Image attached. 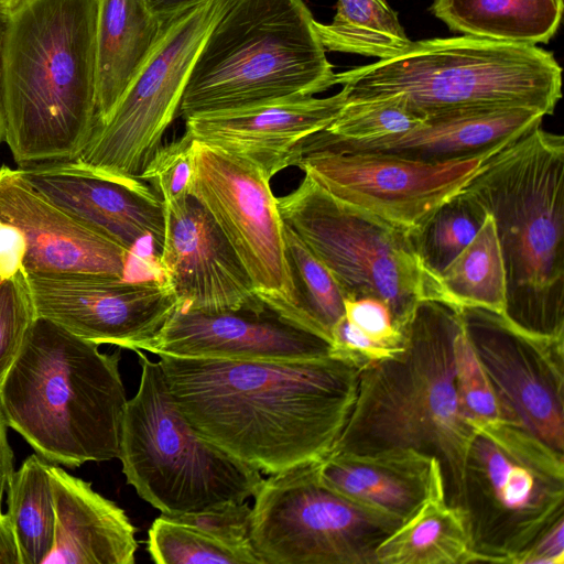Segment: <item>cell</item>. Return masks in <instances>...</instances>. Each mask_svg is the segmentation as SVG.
<instances>
[{"mask_svg": "<svg viewBox=\"0 0 564 564\" xmlns=\"http://www.w3.org/2000/svg\"><path fill=\"white\" fill-rule=\"evenodd\" d=\"M176 406L206 441L267 475L321 462L349 417L361 369L335 356H159Z\"/></svg>", "mask_w": 564, "mask_h": 564, "instance_id": "obj_1", "label": "cell"}, {"mask_svg": "<svg viewBox=\"0 0 564 564\" xmlns=\"http://www.w3.org/2000/svg\"><path fill=\"white\" fill-rule=\"evenodd\" d=\"M99 0H26L3 52L4 141L22 167L76 160L97 116Z\"/></svg>", "mask_w": 564, "mask_h": 564, "instance_id": "obj_2", "label": "cell"}, {"mask_svg": "<svg viewBox=\"0 0 564 564\" xmlns=\"http://www.w3.org/2000/svg\"><path fill=\"white\" fill-rule=\"evenodd\" d=\"M462 310L435 301L417 305L402 330V348L361 369L352 409L330 452L412 448L435 456L446 500L458 507L473 436L454 379L453 340Z\"/></svg>", "mask_w": 564, "mask_h": 564, "instance_id": "obj_3", "label": "cell"}, {"mask_svg": "<svg viewBox=\"0 0 564 564\" xmlns=\"http://www.w3.org/2000/svg\"><path fill=\"white\" fill-rule=\"evenodd\" d=\"M463 192L494 217L506 272L503 317L564 336V138L536 127L486 156Z\"/></svg>", "mask_w": 564, "mask_h": 564, "instance_id": "obj_4", "label": "cell"}, {"mask_svg": "<svg viewBox=\"0 0 564 564\" xmlns=\"http://www.w3.org/2000/svg\"><path fill=\"white\" fill-rule=\"evenodd\" d=\"M120 354L35 316L0 384L8 427L54 465L118 458L128 401Z\"/></svg>", "mask_w": 564, "mask_h": 564, "instance_id": "obj_5", "label": "cell"}, {"mask_svg": "<svg viewBox=\"0 0 564 564\" xmlns=\"http://www.w3.org/2000/svg\"><path fill=\"white\" fill-rule=\"evenodd\" d=\"M303 0H225L196 56L178 116L313 97L335 85Z\"/></svg>", "mask_w": 564, "mask_h": 564, "instance_id": "obj_6", "label": "cell"}, {"mask_svg": "<svg viewBox=\"0 0 564 564\" xmlns=\"http://www.w3.org/2000/svg\"><path fill=\"white\" fill-rule=\"evenodd\" d=\"M346 102L395 98L422 118L467 107H529L553 115L562 67L531 44L468 35L412 42L391 58L335 74Z\"/></svg>", "mask_w": 564, "mask_h": 564, "instance_id": "obj_7", "label": "cell"}, {"mask_svg": "<svg viewBox=\"0 0 564 564\" xmlns=\"http://www.w3.org/2000/svg\"><path fill=\"white\" fill-rule=\"evenodd\" d=\"M135 352L140 383L126 403L118 454L127 482L167 516L253 497L261 473L203 438L176 406L159 361Z\"/></svg>", "mask_w": 564, "mask_h": 564, "instance_id": "obj_8", "label": "cell"}, {"mask_svg": "<svg viewBox=\"0 0 564 564\" xmlns=\"http://www.w3.org/2000/svg\"><path fill=\"white\" fill-rule=\"evenodd\" d=\"M276 203L283 223L327 268L344 296L383 301L401 332L422 302L464 308L411 234L335 198L310 176Z\"/></svg>", "mask_w": 564, "mask_h": 564, "instance_id": "obj_9", "label": "cell"}, {"mask_svg": "<svg viewBox=\"0 0 564 564\" xmlns=\"http://www.w3.org/2000/svg\"><path fill=\"white\" fill-rule=\"evenodd\" d=\"M462 505L475 562L517 564L564 519V454L522 425L471 423Z\"/></svg>", "mask_w": 564, "mask_h": 564, "instance_id": "obj_10", "label": "cell"}, {"mask_svg": "<svg viewBox=\"0 0 564 564\" xmlns=\"http://www.w3.org/2000/svg\"><path fill=\"white\" fill-rule=\"evenodd\" d=\"M317 464L262 480L251 507L256 554L262 564H376L401 521L327 487Z\"/></svg>", "mask_w": 564, "mask_h": 564, "instance_id": "obj_11", "label": "cell"}, {"mask_svg": "<svg viewBox=\"0 0 564 564\" xmlns=\"http://www.w3.org/2000/svg\"><path fill=\"white\" fill-rule=\"evenodd\" d=\"M225 0H210L173 19L109 119L76 159L98 171L138 177L178 117L196 56Z\"/></svg>", "mask_w": 564, "mask_h": 564, "instance_id": "obj_12", "label": "cell"}, {"mask_svg": "<svg viewBox=\"0 0 564 564\" xmlns=\"http://www.w3.org/2000/svg\"><path fill=\"white\" fill-rule=\"evenodd\" d=\"M191 155L189 195L221 229L257 295L295 321L284 224L270 178L256 164L197 140Z\"/></svg>", "mask_w": 564, "mask_h": 564, "instance_id": "obj_13", "label": "cell"}, {"mask_svg": "<svg viewBox=\"0 0 564 564\" xmlns=\"http://www.w3.org/2000/svg\"><path fill=\"white\" fill-rule=\"evenodd\" d=\"M484 159L433 164L381 153L300 149L292 166L335 198L414 236L465 187Z\"/></svg>", "mask_w": 564, "mask_h": 564, "instance_id": "obj_14", "label": "cell"}, {"mask_svg": "<svg viewBox=\"0 0 564 564\" xmlns=\"http://www.w3.org/2000/svg\"><path fill=\"white\" fill-rule=\"evenodd\" d=\"M462 314L507 419L564 454V336L534 335L481 308Z\"/></svg>", "mask_w": 564, "mask_h": 564, "instance_id": "obj_15", "label": "cell"}, {"mask_svg": "<svg viewBox=\"0 0 564 564\" xmlns=\"http://www.w3.org/2000/svg\"><path fill=\"white\" fill-rule=\"evenodd\" d=\"M131 252L0 166V276L91 273L126 276Z\"/></svg>", "mask_w": 564, "mask_h": 564, "instance_id": "obj_16", "label": "cell"}, {"mask_svg": "<svg viewBox=\"0 0 564 564\" xmlns=\"http://www.w3.org/2000/svg\"><path fill=\"white\" fill-rule=\"evenodd\" d=\"M35 316L97 345L133 350L153 337L178 302L163 279L91 273H23Z\"/></svg>", "mask_w": 564, "mask_h": 564, "instance_id": "obj_17", "label": "cell"}, {"mask_svg": "<svg viewBox=\"0 0 564 564\" xmlns=\"http://www.w3.org/2000/svg\"><path fill=\"white\" fill-rule=\"evenodd\" d=\"M137 350L185 358L313 359L332 356L333 341L261 301L223 312L177 306Z\"/></svg>", "mask_w": 564, "mask_h": 564, "instance_id": "obj_18", "label": "cell"}, {"mask_svg": "<svg viewBox=\"0 0 564 564\" xmlns=\"http://www.w3.org/2000/svg\"><path fill=\"white\" fill-rule=\"evenodd\" d=\"M164 212L158 262L177 306L223 312L262 301L234 248L198 200L189 195L181 204L164 205Z\"/></svg>", "mask_w": 564, "mask_h": 564, "instance_id": "obj_19", "label": "cell"}, {"mask_svg": "<svg viewBox=\"0 0 564 564\" xmlns=\"http://www.w3.org/2000/svg\"><path fill=\"white\" fill-rule=\"evenodd\" d=\"M20 171L50 200L131 253L144 238L160 252L164 205L141 178L101 172L77 160L36 164Z\"/></svg>", "mask_w": 564, "mask_h": 564, "instance_id": "obj_20", "label": "cell"}, {"mask_svg": "<svg viewBox=\"0 0 564 564\" xmlns=\"http://www.w3.org/2000/svg\"><path fill=\"white\" fill-rule=\"evenodd\" d=\"M545 115L516 106L467 107L438 112L417 127L368 141L336 139L324 130L305 138L299 149L390 154L425 163L486 158L540 127Z\"/></svg>", "mask_w": 564, "mask_h": 564, "instance_id": "obj_21", "label": "cell"}, {"mask_svg": "<svg viewBox=\"0 0 564 564\" xmlns=\"http://www.w3.org/2000/svg\"><path fill=\"white\" fill-rule=\"evenodd\" d=\"M346 102L337 94L316 98L272 102L257 107L192 116L185 119V133L245 159L271 180L292 166L299 144L327 128Z\"/></svg>", "mask_w": 564, "mask_h": 564, "instance_id": "obj_22", "label": "cell"}, {"mask_svg": "<svg viewBox=\"0 0 564 564\" xmlns=\"http://www.w3.org/2000/svg\"><path fill=\"white\" fill-rule=\"evenodd\" d=\"M317 469L330 489L401 522L426 501L446 499L440 460L412 448L330 453Z\"/></svg>", "mask_w": 564, "mask_h": 564, "instance_id": "obj_23", "label": "cell"}, {"mask_svg": "<svg viewBox=\"0 0 564 564\" xmlns=\"http://www.w3.org/2000/svg\"><path fill=\"white\" fill-rule=\"evenodd\" d=\"M55 536L46 563L133 564L135 528L124 510L82 478L50 465Z\"/></svg>", "mask_w": 564, "mask_h": 564, "instance_id": "obj_24", "label": "cell"}, {"mask_svg": "<svg viewBox=\"0 0 564 564\" xmlns=\"http://www.w3.org/2000/svg\"><path fill=\"white\" fill-rule=\"evenodd\" d=\"M170 22L143 0H99L96 24V126L112 115Z\"/></svg>", "mask_w": 564, "mask_h": 564, "instance_id": "obj_25", "label": "cell"}, {"mask_svg": "<svg viewBox=\"0 0 564 564\" xmlns=\"http://www.w3.org/2000/svg\"><path fill=\"white\" fill-rule=\"evenodd\" d=\"M148 551L159 564H262L225 509L161 514L149 530Z\"/></svg>", "mask_w": 564, "mask_h": 564, "instance_id": "obj_26", "label": "cell"}, {"mask_svg": "<svg viewBox=\"0 0 564 564\" xmlns=\"http://www.w3.org/2000/svg\"><path fill=\"white\" fill-rule=\"evenodd\" d=\"M431 9L455 32L536 45L555 35L564 0H434Z\"/></svg>", "mask_w": 564, "mask_h": 564, "instance_id": "obj_27", "label": "cell"}, {"mask_svg": "<svg viewBox=\"0 0 564 564\" xmlns=\"http://www.w3.org/2000/svg\"><path fill=\"white\" fill-rule=\"evenodd\" d=\"M473 560L466 514L445 498L423 503L376 550V564H465Z\"/></svg>", "mask_w": 564, "mask_h": 564, "instance_id": "obj_28", "label": "cell"}, {"mask_svg": "<svg viewBox=\"0 0 564 564\" xmlns=\"http://www.w3.org/2000/svg\"><path fill=\"white\" fill-rule=\"evenodd\" d=\"M47 460L30 455L7 486L8 511L21 564H43L55 536V502Z\"/></svg>", "mask_w": 564, "mask_h": 564, "instance_id": "obj_29", "label": "cell"}, {"mask_svg": "<svg viewBox=\"0 0 564 564\" xmlns=\"http://www.w3.org/2000/svg\"><path fill=\"white\" fill-rule=\"evenodd\" d=\"M315 29L325 50L379 59L412 44L388 0H337L333 21H315Z\"/></svg>", "mask_w": 564, "mask_h": 564, "instance_id": "obj_30", "label": "cell"}, {"mask_svg": "<svg viewBox=\"0 0 564 564\" xmlns=\"http://www.w3.org/2000/svg\"><path fill=\"white\" fill-rule=\"evenodd\" d=\"M441 276L462 307L505 315L506 272L490 214H487L473 240L442 270Z\"/></svg>", "mask_w": 564, "mask_h": 564, "instance_id": "obj_31", "label": "cell"}, {"mask_svg": "<svg viewBox=\"0 0 564 564\" xmlns=\"http://www.w3.org/2000/svg\"><path fill=\"white\" fill-rule=\"evenodd\" d=\"M284 242L294 289L293 317L332 338L333 326L344 316L345 296L327 268L285 224Z\"/></svg>", "mask_w": 564, "mask_h": 564, "instance_id": "obj_32", "label": "cell"}, {"mask_svg": "<svg viewBox=\"0 0 564 564\" xmlns=\"http://www.w3.org/2000/svg\"><path fill=\"white\" fill-rule=\"evenodd\" d=\"M486 216V210L462 189L413 236L425 262L441 274L473 240Z\"/></svg>", "mask_w": 564, "mask_h": 564, "instance_id": "obj_33", "label": "cell"}, {"mask_svg": "<svg viewBox=\"0 0 564 564\" xmlns=\"http://www.w3.org/2000/svg\"><path fill=\"white\" fill-rule=\"evenodd\" d=\"M453 352L455 390L463 416L469 424L508 420L494 386L469 340L463 314L454 336Z\"/></svg>", "mask_w": 564, "mask_h": 564, "instance_id": "obj_34", "label": "cell"}, {"mask_svg": "<svg viewBox=\"0 0 564 564\" xmlns=\"http://www.w3.org/2000/svg\"><path fill=\"white\" fill-rule=\"evenodd\" d=\"M425 119L395 98L345 102L324 131L341 140L368 141L406 132Z\"/></svg>", "mask_w": 564, "mask_h": 564, "instance_id": "obj_35", "label": "cell"}, {"mask_svg": "<svg viewBox=\"0 0 564 564\" xmlns=\"http://www.w3.org/2000/svg\"><path fill=\"white\" fill-rule=\"evenodd\" d=\"M35 318L22 271L0 279V384Z\"/></svg>", "mask_w": 564, "mask_h": 564, "instance_id": "obj_36", "label": "cell"}, {"mask_svg": "<svg viewBox=\"0 0 564 564\" xmlns=\"http://www.w3.org/2000/svg\"><path fill=\"white\" fill-rule=\"evenodd\" d=\"M192 142L193 139L184 132L181 138L161 145L139 176L154 189L164 205L181 204L189 196Z\"/></svg>", "mask_w": 564, "mask_h": 564, "instance_id": "obj_37", "label": "cell"}, {"mask_svg": "<svg viewBox=\"0 0 564 564\" xmlns=\"http://www.w3.org/2000/svg\"><path fill=\"white\" fill-rule=\"evenodd\" d=\"M344 316L368 337L392 349L403 346L404 334L394 323L391 310L376 297L344 299Z\"/></svg>", "mask_w": 564, "mask_h": 564, "instance_id": "obj_38", "label": "cell"}, {"mask_svg": "<svg viewBox=\"0 0 564 564\" xmlns=\"http://www.w3.org/2000/svg\"><path fill=\"white\" fill-rule=\"evenodd\" d=\"M333 341L332 356L346 359L360 369L366 366L389 358L400 349H392L365 335L345 316H343L330 330Z\"/></svg>", "mask_w": 564, "mask_h": 564, "instance_id": "obj_39", "label": "cell"}, {"mask_svg": "<svg viewBox=\"0 0 564 564\" xmlns=\"http://www.w3.org/2000/svg\"><path fill=\"white\" fill-rule=\"evenodd\" d=\"M517 564H564V519L544 531Z\"/></svg>", "mask_w": 564, "mask_h": 564, "instance_id": "obj_40", "label": "cell"}, {"mask_svg": "<svg viewBox=\"0 0 564 564\" xmlns=\"http://www.w3.org/2000/svg\"><path fill=\"white\" fill-rule=\"evenodd\" d=\"M210 0H143L148 9L165 22Z\"/></svg>", "mask_w": 564, "mask_h": 564, "instance_id": "obj_41", "label": "cell"}, {"mask_svg": "<svg viewBox=\"0 0 564 564\" xmlns=\"http://www.w3.org/2000/svg\"><path fill=\"white\" fill-rule=\"evenodd\" d=\"M8 424L0 410V511H2V497L7 490L8 482L14 473L13 452L7 435Z\"/></svg>", "mask_w": 564, "mask_h": 564, "instance_id": "obj_42", "label": "cell"}, {"mask_svg": "<svg viewBox=\"0 0 564 564\" xmlns=\"http://www.w3.org/2000/svg\"><path fill=\"white\" fill-rule=\"evenodd\" d=\"M0 564H21L15 535L7 513L0 511Z\"/></svg>", "mask_w": 564, "mask_h": 564, "instance_id": "obj_43", "label": "cell"}, {"mask_svg": "<svg viewBox=\"0 0 564 564\" xmlns=\"http://www.w3.org/2000/svg\"><path fill=\"white\" fill-rule=\"evenodd\" d=\"M10 13L0 6V142L4 141V111L2 99L3 52Z\"/></svg>", "mask_w": 564, "mask_h": 564, "instance_id": "obj_44", "label": "cell"}, {"mask_svg": "<svg viewBox=\"0 0 564 564\" xmlns=\"http://www.w3.org/2000/svg\"><path fill=\"white\" fill-rule=\"evenodd\" d=\"M26 0H0V6L4 8L10 14L22 6Z\"/></svg>", "mask_w": 564, "mask_h": 564, "instance_id": "obj_45", "label": "cell"}, {"mask_svg": "<svg viewBox=\"0 0 564 564\" xmlns=\"http://www.w3.org/2000/svg\"><path fill=\"white\" fill-rule=\"evenodd\" d=\"M0 279H1V276H0Z\"/></svg>", "mask_w": 564, "mask_h": 564, "instance_id": "obj_46", "label": "cell"}]
</instances>
